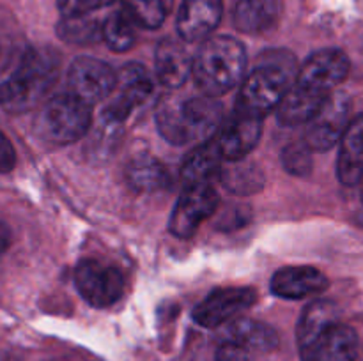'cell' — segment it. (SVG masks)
Wrapping results in <instances>:
<instances>
[{
    "label": "cell",
    "instance_id": "cell-1",
    "mask_svg": "<svg viewBox=\"0 0 363 361\" xmlns=\"http://www.w3.org/2000/svg\"><path fill=\"white\" fill-rule=\"evenodd\" d=\"M60 59L52 48H30L16 69L0 84V106L9 113L35 108L59 80Z\"/></svg>",
    "mask_w": 363,
    "mask_h": 361
},
{
    "label": "cell",
    "instance_id": "cell-2",
    "mask_svg": "<svg viewBox=\"0 0 363 361\" xmlns=\"http://www.w3.org/2000/svg\"><path fill=\"white\" fill-rule=\"evenodd\" d=\"M223 108L211 96H169L156 110L158 131L167 142L184 145L208 138L222 126Z\"/></svg>",
    "mask_w": 363,
    "mask_h": 361
},
{
    "label": "cell",
    "instance_id": "cell-3",
    "mask_svg": "<svg viewBox=\"0 0 363 361\" xmlns=\"http://www.w3.org/2000/svg\"><path fill=\"white\" fill-rule=\"evenodd\" d=\"M296 74V60L289 52H264L241 85L236 108L264 119L293 87Z\"/></svg>",
    "mask_w": 363,
    "mask_h": 361
},
{
    "label": "cell",
    "instance_id": "cell-4",
    "mask_svg": "<svg viewBox=\"0 0 363 361\" xmlns=\"http://www.w3.org/2000/svg\"><path fill=\"white\" fill-rule=\"evenodd\" d=\"M247 69V52L238 39L215 35L206 39L194 59V78L206 96L225 94L236 87Z\"/></svg>",
    "mask_w": 363,
    "mask_h": 361
},
{
    "label": "cell",
    "instance_id": "cell-5",
    "mask_svg": "<svg viewBox=\"0 0 363 361\" xmlns=\"http://www.w3.org/2000/svg\"><path fill=\"white\" fill-rule=\"evenodd\" d=\"M91 105L73 92L50 98L39 110L34 127L43 140L52 144H73L87 133L91 126Z\"/></svg>",
    "mask_w": 363,
    "mask_h": 361
},
{
    "label": "cell",
    "instance_id": "cell-6",
    "mask_svg": "<svg viewBox=\"0 0 363 361\" xmlns=\"http://www.w3.org/2000/svg\"><path fill=\"white\" fill-rule=\"evenodd\" d=\"M155 91V80L142 64L130 62L117 73V84L103 108V122L116 126L124 122L137 105Z\"/></svg>",
    "mask_w": 363,
    "mask_h": 361
},
{
    "label": "cell",
    "instance_id": "cell-7",
    "mask_svg": "<svg viewBox=\"0 0 363 361\" xmlns=\"http://www.w3.org/2000/svg\"><path fill=\"white\" fill-rule=\"evenodd\" d=\"M350 73V59L342 50L326 48L312 53L296 74L294 85L308 94L328 98Z\"/></svg>",
    "mask_w": 363,
    "mask_h": 361
},
{
    "label": "cell",
    "instance_id": "cell-8",
    "mask_svg": "<svg viewBox=\"0 0 363 361\" xmlns=\"http://www.w3.org/2000/svg\"><path fill=\"white\" fill-rule=\"evenodd\" d=\"M74 285L91 306L106 308L123 297L124 276L117 268L87 258L74 269Z\"/></svg>",
    "mask_w": 363,
    "mask_h": 361
},
{
    "label": "cell",
    "instance_id": "cell-9",
    "mask_svg": "<svg viewBox=\"0 0 363 361\" xmlns=\"http://www.w3.org/2000/svg\"><path fill=\"white\" fill-rule=\"evenodd\" d=\"M351 99L342 92H332L319 112L307 122L305 144L312 151H328L340 142L351 122Z\"/></svg>",
    "mask_w": 363,
    "mask_h": 361
},
{
    "label": "cell",
    "instance_id": "cell-10",
    "mask_svg": "<svg viewBox=\"0 0 363 361\" xmlns=\"http://www.w3.org/2000/svg\"><path fill=\"white\" fill-rule=\"evenodd\" d=\"M218 207V195L209 183L191 184L184 188L170 216V232L181 239H188L197 232L201 223Z\"/></svg>",
    "mask_w": 363,
    "mask_h": 361
},
{
    "label": "cell",
    "instance_id": "cell-11",
    "mask_svg": "<svg viewBox=\"0 0 363 361\" xmlns=\"http://www.w3.org/2000/svg\"><path fill=\"white\" fill-rule=\"evenodd\" d=\"M67 84L69 92L92 106L112 94L117 84V73L103 60L78 57L69 67Z\"/></svg>",
    "mask_w": 363,
    "mask_h": 361
},
{
    "label": "cell",
    "instance_id": "cell-12",
    "mask_svg": "<svg viewBox=\"0 0 363 361\" xmlns=\"http://www.w3.org/2000/svg\"><path fill=\"white\" fill-rule=\"evenodd\" d=\"M255 301V290L248 287H223L209 292L194 310V321L204 328H216L247 310Z\"/></svg>",
    "mask_w": 363,
    "mask_h": 361
},
{
    "label": "cell",
    "instance_id": "cell-13",
    "mask_svg": "<svg viewBox=\"0 0 363 361\" xmlns=\"http://www.w3.org/2000/svg\"><path fill=\"white\" fill-rule=\"evenodd\" d=\"M261 133L262 117L241 112L238 108L234 110L229 119L222 122L216 137L223 159L227 161L243 159L259 144Z\"/></svg>",
    "mask_w": 363,
    "mask_h": 361
},
{
    "label": "cell",
    "instance_id": "cell-14",
    "mask_svg": "<svg viewBox=\"0 0 363 361\" xmlns=\"http://www.w3.org/2000/svg\"><path fill=\"white\" fill-rule=\"evenodd\" d=\"M223 16L222 0H183L177 14V32L186 42L208 38Z\"/></svg>",
    "mask_w": 363,
    "mask_h": 361
},
{
    "label": "cell",
    "instance_id": "cell-15",
    "mask_svg": "<svg viewBox=\"0 0 363 361\" xmlns=\"http://www.w3.org/2000/svg\"><path fill=\"white\" fill-rule=\"evenodd\" d=\"M326 289L328 278L311 265H289L277 271L272 278V292L284 299H303Z\"/></svg>",
    "mask_w": 363,
    "mask_h": 361
},
{
    "label": "cell",
    "instance_id": "cell-16",
    "mask_svg": "<svg viewBox=\"0 0 363 361\" xmlns=\"http://www.w3.org/2000/svg\"><path fill=\"white\" fill-rule=\"evenodd\" d=\"M156 76L162 85L169 88H179L194 74V59L183 42L165 38L158 42L155 53Z\"/></svg>",
    "mask_w": 363,
    "mask_h": 361
},
{
    "label": "cell",
    "instance_id": "cell-17",
    "mask_svg": "<svg viewBox=\"0 0 363 361\" xmlns=\"http://www.w3.org/2000/svg\"><path fill=\"white\" fill-rule=\"evenodd\" d=\"M357 354V331L346 324L333 322L319 335L303 361H354Z\"/></svg>",
    "mask_w": 363,
    "mask_h": 361
},
{
    "label": "cell",
    "instance_id": "cell-18",
    "mask_svg": "<svg viewBox=\"0 0 363 361\" xmlns=\"http://www.w3.org/2000/svg\"><path fill=\"white\" fill-rule=\"evenodd\" d=\"M337 177L344 186H354L363 179V113L351 119L340 138Z\"/></svg>",
    "mask_w": 363,
    "mask_h": 361
},
{
    "label": "cell",
    "instance_id": "cell-19",
    "mask_svg": "<svg viewBox=\"0 0 363 361\" xmlns=\"http://www.w3.org/2000/svg\"><path fill=\"white\" fill-rule=\"evenodd\" d=\"M282 16V0H236L233 21L245 34H262L279 23Z\"/></svg>",
    "mask_w": 363,
    "mask_h": 361
},
{
    "label": "cell",
    "instance_id": "cell-20",
    "mask_svg": "<svg viewBox=\"0 0 363 361\" xmlns=\"http://www.w3.org/2000/svg\"><path fill=\"white\" fill-rule=\"evenodd\" d=\"M222 159L223 156L216 138L199 144L184 158L183 166H181V177H183L184 184L191 186V184L209 183L211 177L222 170Z\"/></svg>",
    "mask_w": 363,
    "mask_h": 361
},
{
    "label": "cell",
    "instance_id": "cell-21",
    "mask_svg": "<svg viewBox=\"0 0 363 361\" xmlns=\"http://www.w3.org/2000/svg\"><path fill=\"white\" fill-rule=\"evenodd\" d=\"M337 322V308L332 301L318 299L312 301L301 314L296 328L298 347H300L301 360L308 354L315 340L330 324Z\"/></svg>",
    "mask_w": 363,
    "mask_h": 361
},
{
    "label": "cell",
    "instance_id": "cell-22",
    "mask_svg": "<svg viewBox=\"0 0 363 361\" xmlns=\"http://www.w3.org/2000/svg\"><path fill=\"white\" fill-rule=\"evenodd\" d=\"M126 183L138 193H152L170 184V173L160 159L149 154L137 156L131 159L124 170Z\"/></svg>",
    "mask_w": 363,
    "mask_h": 361
},
{
    "label": "cell",
    "instance_id": "cell-23",
    "mask_svg": "<svg viewBox=\"0 0 363 361\" xmlns=\"http://www.w3.org/2000/svg\"><path fill=\"white\" fill-rule=\"evenodd\" d=\"M328 98L308 94L301 91L300 87L293 84V87L287 91L280 105L277 106V119L282 126H298V124H307L315 113L319 112Z\"/></svg>",
    "mask_w": 363,
    "mask_h": 361
},
{
    "label": "cell",
    "instance_id": "cell-24",
    "mask_svg": "<svg viewBox=\"0 0 363 361\" xmlns=\"http://www.w3.org/2000/svg\"><path fill=\"white\" fill-rule=\"evenodd\" d=\"M229 336L233 342L247 347L248 350H272L279 345V335L272 326L264 322L240 319L229 328Z\"/></svg>",
    "mask_w": 363,
    "mask_h": 361
},
{
    "label": "cell",
    "instance_id": "cell-25",
    "mask_svg": "<svg viewBox=\"0 0 363 361\" xmlns=\"http://www.w3.org/2000/svg\"><path fill=\"white\" fill-rule=\"evenodd\" d=\"M174 0H123V11L142 28H158L172 11Z\"/></svg>",
    "mask_w": 363,
    "mask_h": 361
},
{
    "label": "cell",
    "instance_id": "cell-26",
    "mask_svg": "<svg viewBox=\"0 0 363 361\" xmlns=\"http://www.w3.org/2000/svg\"><path fill=\"white\" fill-rule=\"evenodd\" d=\"M234 163H236L234 166H225L222 170L223 186L238 195H252L261 190L264 184L261 168L254 163H245L243 159H238Z\"/></svg>",
    "mask_w": 363,
    "mask_h": 361
},
{
    "label": "cell",
    "instance_id": "cell-27",
    "mask_svg": "<svg viewBox=\"0 0 363 361\" xmlns=\"http://www.w3.org/2000/svg\"><path fill=\"white\" fill-rule=\"evenodd\" d=\"M60 39L73 45H92L103 39V25L89 16L62 18L57 25Z\"/></svg>",
    "mask_w": 363,
    "mask_h": 361
},
{
    "label": "cell",
    "instance_id": "cell-28",
    "mask_svg": "<svg viewBox=\"0 0 363 361\" xmlns=\"http://www.w3.org/2000/svg\"><path fill=\"white\" fill-rule=\"evenodd\" d=\"M135 39L137 35H135L133 21L123 9L110 14L103 23V41L113 52H128L135 45Z\"/></svg>",
    "mask_w": 363,
    "mask_h": 361
},
{
    "label": "cell",
    "instance_id": "cell-29",
    "mask_svg": "<svg viewBox=\"0 0 363 361\" xmlns=\"http://www.w3.org/2000/svg\"><path fill=\"white\" fill-rule=\"evenodd\" d=\"M311 151L312 149L307 144H289L282 151L280 161H282L284 168L289 173L298 177H305L312 170Z\"/></svg>",
    "mask_w": 363,
    "mask_h": 361
},
{
    "label": "cell",
    "instance_id": "cell-30",
    "mask_svg": "<svg viewBox=\"0 0 363 361\" xmlns=\"http://www.w3.org/2000/svg\"><path fill=\"white\" fill-rule=\"evenodd\" d=\"M116 0H57L62 18L73 16H89L101 7L110 6Z\"/></svg>",
    "mask_w": 363,
    "mask_h": 361
},
{
    "label": "cell",
    "instance_id": "cell-31",
    "mask_svg": "<svg viewBox=\"0 0 363 361\" xmlns=\"http://www.w3.org/2000/svg\"><path fill=\"white\" fill-rule=\"evenodd\" d=\"M216 361H250L247 347L240 345L236 342H225L216 350Z\"/></svg>",
    "mask_w": 363,
    "mask_h": 361
},
{
    "label": "cell",
    "instance_id": "cell-32",
    "mask_svg": "<svg viewBox=\"0 0 363 361\" xmlns=\"http://www.w3.org/2000/svg\"><path fill=\"white\" fill-rule=\"evenodd\" d=\"M16 165V152L6 134L0 131V173L11 172Z\"/></svg>",
    "mask_w": 363,
    "mask_h": 361
},
{
    "label": "cell",
    "instance_id": "cell-33",
    "mask_svg": "<svg viewBox=\"0 0 363 361\" xmlns=\"http://www.w3.org/2000/svg\"><path fill=\"white\" fill-rule=\"evenodd\" d=\"M11 244V230L6 223L0 222V257L7 251Z\"/></svg>",
    "mask_w": 363,
    "mask_h": 361
},
{
    "label": "cell",
    "instance_id": "cell-34",
    "mask_svg": "<svg viewBox=\"0 0 363 361\" xmlns=\"http://www.w3.org/2000/svg\"><path fill=\"white\" fill-rule=\"evenodd\" d=\"M362 200H363V179H362Z\"/></svg>",
    "mask_w": 363,
    "mask_h": 361
}]
</instances>
